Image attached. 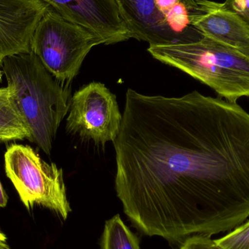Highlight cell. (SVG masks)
<instances>
[{"label": "cell", "instance_id": "cell-5", "mask_svg": "<svg viewBox=\"0 0 249 249\" xmlns=\"http://www.w3.org/2000/svg\"><path fill=\"white\" fill-rule=\"evenodd\" d=\"M4 168L28 210L39 205L67 219L71 209L61 168L45 162L30 146L17 143L6 150Z\"/></svg>", "mask_w": 249, "mask_h": 249}, {"label": "cell", "instance_id": "cell-4", "mask_svg": "<svg viewBox=\"0 0 249 249\" xmlns=\"http://www.w3.org/2000/svg\"><path fill=\"white\" fill-rule=\"evenodd\" d=\"M102 44L100 36L49 7L35 28L31 51L55 79L70 84L92 48Z\"/></svg>", "mask_w": 249, "mask_h": 249}, {"label": "cell", "instance_id": "cell-3", "mask_svg": "<svg viewBox=\"0 0 249 249\" xmlns=\"http://www.w3.org/2000/svg\"><path fill=\"white\" fill-rule=\"evenodd\" d=\"M148 52L212 88L228 102L249 97V58L231 47L202 36L190 42L149 46Z\"/></svg>", "mask_w": 249, "mask_h": 249}, {"label": "cell", "instance_id": "cell-18", "mask_svg": "<svg viewBox=\"0 0 249 249\" xmlns=\"http://www.w3.org/2000/svg\"><path fill=\"white\" fill-rule=\"evenodd\" d=\"M7 238L5 234H4V232L0 230V245L7 247V246H8L7 244Z\"/></svg>", "mask_w": 249, "mask_h": 249}, {"label": "cell", "instance_id": "cell-13", "mask_svg": "<svg viewBox=\"0 0 249 249\" xmlns=\"http://www.w3.org/2000/svg\"><path fill=\"white\" fill-rule=\"evenodd\" d=\"M214 241L223 249H249V221Z\"/></svg>", "mask_w": 249, "mask_h": 249}, {"label": "cell", "instance_id": "cell-17", "mask_svg": "<svg viewBox=\"0 0 249 249\" xmlns=\"http://www.w3.org/2000/svg\"><path fill=\"white\" fill-rule=\"evenodd\" d=\"M179 1L186 7L187 12L193 10L196 4V0H179Z\"/></svg>", "mask_w": 249, "mask_h": 249}, {"label": "cell", "instance_id": "cell-9", "mask_svg": "<svg viewBox=\"0 0 249 249\" xmlns=\"http://www.w3.org/2000/svg\"><path fill=\"white\" fill-rule=\"evenodd\" d=\"M188 13L189 24L202 36L231 47L249 58V25L222 3L196 0Z\"/></svg>", "mask_w": 249, "mask_h": 249}, {"label": "cell", "instance_id": "cell-20", "mask_svg": "<svg viewBox=\"0 0 249 249\" xmlns=\"http://www.w3.org/2000/svg\"><path fill=\"white\" fill-rule=\"evenodd\" d=\"M0 249H11L9 247V246H7V247H4V246L0 245Z\"/></svg>", "mask_w": 249, "mask_h": 249}, {"label": "cell", "instance_id": "cell-11", "mask_svg": "<svg viewBox=\"0 0 249 249\" xmlns=\"http://www.w3.org/2000/svg\"><path fill=\"white\" fill-rule=\"evenodd\" d=\"M30 133L10 96L8 88L0 89V142L23 140Z\"/></svg>", "mask_w": 249, "mask_h": 249}, {"label": "cell", "instance_id": "cell-12", "mask_svg": "<svg viewBox=\"0 0 249 249\" xmlns=\"http://www.w3.org/2000/svg\"><path fill=\"white\" fill-rule=\"evenodd\" d=\"M101 247L102 249H140L137 237L118 214L107 221Z\"/></svg>", "mask_w": 249, "mask_h": 249}, {"label": "cell", "instance_id": "cell-10", "mask_svg": "<svg viewBox=\"0 0 249 249\" xmlns=\"http://www.w3.org/2000/svg\"><path fill=\"white\" fill-rule=\"evenodd\" d=\"M50 6L40 0H0V53L32 52L31 39Z\"/></svg>", "mask_w": 249, "mask_h": 249}, {"label": "cell", "instance_id": "cell-14", "mask_svg": "<svg viewBox=\"0 0 249 249\" xmlns=\"http://www.w3.org/2000/svg\"><path fill=\"white\" fill-rule=\"evenodd\" d=\"M179 249H223L219 247L212 239V237L194 235L186 239L181 246Z\"/></svg>", "mask_w": 249, "mask_h": 249}, {"label": "cell", "instance_id": "cell-19", "mask_svg": "<svg viewBox=\"0 0 249 249\" xmlns=\"http://www.w3.org/2000/svg\"><path fill=\"white\" fill-rule=\"evenodd\" d=\"M4 58V55L0 53V83H1V80H2V76L3 74H3L2 70H1V64H2V61Z\"/></svg>", "mask_w": 249, "mask_h": 249}, {"label": "cell", "instance_id": "cell-7", "mask_svg": "<svg viewBox=\"0 0 249 249\" xmlns=\"http://www.w3.org/2000/svg\"><path fill=\"white\" fill-rule=\"evenodd\" d=\"M69 21L100 36L105 45L132 39L115 0H40Z\"/></svg>", "mask_w": 249, "mask_h": 249}, {"label": "cell", "instance_id": "cell-15", "mask_svg": "<svg viewBox=\"0 0 249 249\" xmlns=\"http://www.w3.org/2000/svg\"><path fill=\"white\" fill-rule=\"evenodd\" d=\"M222 5L224 8L239 15L249 25V0H225Z\"/></svg>", "mask_w": 249, "mask_h": 249}, {"label": "cell", "instance_id": "cell-1", "mask_svg": "<svg viewBox=\"0 0 249 249\" xmlns=\"http://www.w3.org/2000/svg\"><path fill=\"white\" fill-rule=\"evenodd\" d=\"M113 143L117 196L141 233L180 247L248 219L249 114L238 104L128 89Z\"/></svg>", "mask_w": 249, "mask_h": 249}, {"label": "cell", "instance_id": "cell-2", "mask_svg": "<svg viewBox=\"0 0 249 249\" xmlns=\"http://www.w3.org/2000/svg\"><path fill=\"white\" fill-rule=\"evenodd\" d=\"M1 70L30 133L29 140L50 155L58 127L70 111L69 84L55 79L33 52L4 57Z\"/></svg>", "mask_w": 249, "mask_h": 249}, {"label": "cell", "instance_id": "cell-6", "mask_svg": "<svg viewBox=\"0 0 249 249\" xmlns=\"http://www.w3.org/2000/svg\"><path fill=\"white\" fill-rule=\"evenodd\" d=\"M122 120L116 96L102 83H91L71 97L67 130L105 145L116 140Z\"/></svg>", "mask_w": 249, "mask_h": 249}, {"label": "cell", "instance_id": "cell-8", "mask_svg": "<svg viewBox=\"0 0 249 249\" xmlns=\"http://www.w3.org/2000/svg\"><path fill=\"white\" fill-rule=\"evenodd\" d=\"M132 39L144 41L149 46L190 42L201 37L197 31L177 32L158 7L156 0H115Z\"/></svg>", "mask_w": 249, "mask_h": 249}, {"label": "cell", "instance_id": "cell-16", "mask_svg": "<svg viewBox=\"0 0 249 249\" xmlns=\"http://www.w3.org/2000/svg\"><path fill=\"white\" fill-rule=\"evenodd\" d=\"M7 200H8V197H7L5 191L3 189L1 182H0V208L6 207L7 204Z\"/></svg>", "mask_w": 249, "mask_h": 249}]
</instances>
